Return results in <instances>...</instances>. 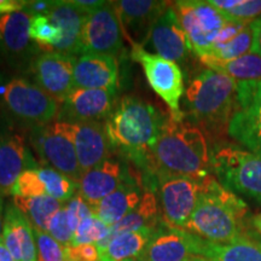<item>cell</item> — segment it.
I'll return each instance as SVG.
<instances>
[{
  "label": "cell",
  "instance_id": "1",
  "mask_svg": "<svg viewBox=\"0 0 261 261\" xmlns=\"http://www.w3.org/2000/svg\"><path fill=\"white\" fill-rule=\"evenodd\" d=\"M212 154L204 132L195 123L169 116L150 149L146 172L202 177L210 174Z\"/></svg>",
  "mask_w": 261,
  "mask_h": 261
},
{
  "label": "cell",
  "instance_id": "2",
  "mask_svg": "<svg viewBox=\"0 0 261 261\" xmlns=\"http://www.w3.org/2000/svg\"><path fill=\"white\" fill-rule=\"evenodd\" d=\"M248 221L246 202L208 174L185 230L208 242L230 243L253 232L248 230Z\"/></svg>",
  "mask_w": 261,
  "mask_h": 261
},
{
  "label": "cell",
  "instance_id": "3",
  "mask_svg": "<svg viewBox=\"0 0 261 261\" xmlns=\"http://www.w3.org/2000/svg\"><path fill=\"white\" fill-rule=\"evenodd\" d=\"M166 117L142 98L123 96L106 121L113 149H119L146 171V159Z\"/></svg>",
  "mask_w": 261,
  "mask_h": 261
},
{
  "label": "cell",
  "instance_id": "4",
  "mask_svg": "<svg viewBox=\"0 0 261 261\" xmlns=\"http://www.w3.org/2000/svg\"><path fill=\"white\" fill-rule=\"evenodd\" d=\"M237 85L238 81L213 69L194 75L185 91V107L191 122L212 135L227 130Z\"/></svg>",
  "mask_w": 261,
  "mask_h": 261
},
{
  "label": "cell",
  "instance_id": "5",
  "mask_svg": "<svg viewBox=\"0 0 261 261\" xmlns=\"http://www.w3.org/2000/svg\"><path fill=\"white\" fill-rule=\"evenodd\" d=\"M0 97L2 112L16 126L32 129L57 121L61 103L29 79L11 77L3 86Z\"/></svg>",
  "mask_w": 261,
  "mask_h": 261
},
{
  "label": "cell",
  "instance_id": "6",
  "mask_svg": "<svg viewBox=\"0 0 261 261\" xmlns=\"http://www.w3.org/2000/svg\"><path fill=\"white\" fill-rule=\"evenodd\" d=\"M211 169L223 187L261 204V156L236 144H219L212 151Z\"/></svg>",
  "mask_w": 261,
  "mask_h": 261
},
{
  "label": "cell",
  "instance_id": "7",
  "mask_svg": "<svg viewBox=\"0 0 261 261\" xmlns=\"http://www.w3.org/2000/svg\"><path fill=\"white\" fill-rule=\"evenodd\" d=\"M207 175L191 177L168 173L150 175L154 181L160 214L166 224L185 230L200 198Z\"/></svg>",
  "mask_w": 261,
  "mask_h": 261
},
{
  "label": "cell",
  "instance_id": "8",
  "mask_svg": "<svg viewBox=\"0 0 261 261\" xmlns=\"http://www.w3.org/2000/svg\"><path fill=\"white\" fill-rule=\"evenodd\" d=\"M173 5L192 52L198 58L207 56L226 23L227 16L210 2L202 0H181Z\"/></svg>",
  "mask_w": 261,
  "mask_h": 261
},
{
  "label": "cell",
  "instance_id": "9",
  "mask_svg": "<svg viewBox=\"0 0 261 261\" xmlns=\"http://www.w3.org/2000/svg\"><path fill=\"white\" fill-rule=\"evenodd\" d=\"M29 130V142L41 161L46 163L47 167L79 182L83 171L65 123L55 121Z\"/></svg>",
  "mask_w": 261,
  "mask_h": 261
},
{
  "label": "cell",
  "instance_id": "10",
  "mask_svg": "<svg viewBox=\"0 0 261 261\" xmlns=\"http://www.w3.org/2000/svg\"><path fill=\"white\" fill-rule=\"evenodd\" d=\"M227 135L261 156V81H238Z\"/></svg>",
  "mask_w": 261,
  "mask_h": 261
},
{
  "label": "cell",
  "instance_id": "11",
  "mask_svg": "<svg viewBox=\"0 0 261 261\" xmlns=\"http://www.w3.org/2000/svg\"><path fill=\"white\" fill-rule=\"evenodd\" d=\"M130 57L142 65L150 87L167 104L173 119H184L180 102L185 93V87L180 67L174 62L150 54L144 47L139 46L132 47Z\"/></svg>",
  "mask_w": 261,
  "mask_h": 261
},
{
  "label": "cell",
  "instance_id": "12",
  "mask_svg": "<svg viewBox=\"0 0 261 261\" xmlns=\"http://www.w3.org/2000/svg\"><path fill=\"white\" fill-rule=\"evenodd\" d=\"M31 18L25 11L0 16V60L18 74L27 75L42 51L29 34Z\"/></svg>",
  "mask_w": 261,
  "mask_h": 261
},
{
  "label": "cell",
  "instance_id": "13",
  "mask_svg": "<svg viewBox=\"0 0 261 261\" xmlns=\"http://www.w3.org/2000/svg\"><path fill=\"white\" fill-rule=\"evenodd\" d=\"M4 113L0 112V196L11 195L16 180L25 169L37 168L24 135Z\"/></svg>",
  "mask_w": 261,
  "mask_h": 261
},
{
  "label": "cell",
  "instance_id": "14",
  "mask_svg": "<svg viewBox=\"0 0 261 261\" xmlns=\"http://www.w3.org/2000/svg\"><path fill=\"white\" fill-rule=\"evenodd\" d=\"M123 51V32L114 2H104L90 12L84 27L81 55L116 57Z\"/></svg>",
  "mask_w": 261,
  "mask_h": 261
},
{
  "label": "cell",
  "instance_id": "15",
  "mask_svg": "<svg viewBox=\"0 0 261 261\" xmlns=\"http://www.w3.org/2000/svg\"><path fill=\"white\" fill-rule=\"evenodd\" d=\"M76 57L42 50L33 62L28 76L32 83L62 103L74 90Z\"/></svg>",
  "mask_w": 261,
  "mask_h": 261
},
{
  "label": "cell",
  "instance_id": "16",
  "mask_svg": "<svg viewBox=\"0 0 261 261\" xmlns=\"http://www.w3.org/2000/svg\"><path fill=\"white\" fill-rule=\"evenodd\" d=\"M203 240L184 228L173 227L161 219L143 252L144 261H185L200 256Z\"/></svg>",
  "mask_w": 261,
  "mask_h": 261
},
{
  "label": "cell",
  "instance_id": "17",
  "mask_svg": "<svg viewBox=\"0 0 261 261\" xmlns=\"http://www.w3.org/2000/svg\"><path fill=\"white\" fill-rule=\"evenodd\" d=\"M116 93L112 91L74 87L69 96L61 103L57 121L106 123L117 102Z\"/></svg>",
  "mask_w": 261,
  "mask_h": 261
},
{
  "label": "cell",
  "instance_id": "18",
  "mask_svg": "<svg viewBox=\"0 0 261 261\" xmlns=\"http://www.w3.org/2000/svg\"><path fill=\"white\" fill-rule=\"evenodd\" d=\"M171 3L156 0H119L114 2L123 35L132 47H144L151 29Z\"/></svg>",
  "mask_w": 261,
  "mask_h": 261
},
{
  "label": "cell",
  "instance_id": "19",
  "mask_svg": "<svg viewBox=\"0 0 261 261\" xmlns=\"http://www.w3.org/2000/svg\"><path fill=\"white\" fill-rule=\"evenodd\" d=\"M149 42L158 56L182 63L192 52L174 5L169 4L151 29Z\"/></svg>",
  "mask_w": 261,
  "mask_h": 261
},
{
  "label": "cell",
  "instance_id": "20",
  "mask_svg": "<svg viewBox=\"0 0 261 261\" xmlns=\"http://www.w3.org/2000/svg\"><path fill=\"white\" fill-rule=\"evenodd\" d=\"M70 133L76 150L77 160L83 173L90 171L110 159L113 145L107 135L104 122L69 123L64 122Z\"/></svg>",
  "mask_w": 261,
  "mask_h": 261
},
{
  "label": "cell",
  "instance_id": "21",
  "mask_svg": "<svg viewBox=\"0 0 261 261\" xmlns=\"http://www.w3.org/2000/svg\"><path fill=\"white\" fill-rule=\"evenodd\" d=\"M45 16L61 29V40L52 51L73 57L80 56L84 27L89 12L76 2H50Z\"/></svg>",
  "mask_w": 261,
  "mask_h": 261
},
{
  "label": "cell",
  "instance_id": "22",
  "mask_svg": "<svg viewBox=\"0 0 261 261\" xmlns=\"http://www.w3.org/2000/svg\"><path fill=\"white\" fill-rule=\"evenodd\" d=\"M74 86L116 92L119 86V63L116 57L93 54L77 56L74 64Z\"/></svg>",
  "mask_w": 261,
  "mask_h": 261
},
{
  "label": "cell",
  "instance_id": "23",
  "mask_svg": "<svg viewBox=\"0 0 261 261\" xmlns=\"http://www.w3.org/2000/svg\"><path fill=\"white\" fill-rule=\"evenodd\" d=\"M127 179V169L123 167L121 161L110 158L90 171L83 173L77 194L93 207L116 191Z\"/></svg>",
  "mask_w": 261,
  "mask_h": 261
},
{
  "label": "cell",
  "instance_id": "24",
  "mask_svg": "<svg viewBox=\"0 0 261 261\" xmlns=\"http://www.w3.org/2000/svg\"><path fill=\"white\" fill-rule=\"evenodd\" d=\"M2 241L15 261H38L37 241L31 221L12 202L5 205Z\"/></svg>",
  "mask_w": 261,
  "mask_h": 261
},
{
  "label": "cell",
  "instance_id": "25",
  "mask_svg": "<svg viewBox=\"0 0 261 261\" xmlns=\"http://www.w3.org/2000/svg\"><path fill=\"white\" fill-rule=\"evenodd\" d=\"M145 189L139 184L138 179L128 178L116 191L93 205V214L108 226L113 227L138 205Z\"/></svg>",
  "mask_w": 261,
  "mask_h": 261
},
{
  "label": "cell",
  "instance_id": "26",
  "mask_svg": "<svg viewBox=\"0 0 261 261\" xmlns=\"http://www.w3.org/2000/svg\"><path fill=\"white\" fill-rule=\"evenodd\" d=\"M200 256L210 261H261V238L253 231L230 243L203 240Z\"/></svg>",
  "mask_w": 261,
  "mask_h": 261
},
{
  "label": "cell",
  "instance_id": "27",
  "mask_svg": "<svg viewBox=\"0 0 261 261\" xmlns=\"http://www.w3.org/2000/svg\"><path fill=\"white\" fill-rule=\"evenodd\" d=\"M152 231L154 228L145 227L110 237L106 246L99 250V260L123 261L140 256L149 243Z\"/></svg>",
  "mask_w": 261,
  "mask_h": 261
},
{
  "label": "cell",
  "instance_id": "28",
  "mask_svg": "<svg viewBox=\"0 0 261 261\" xmlns=\"http://www.w3.org/2000/svg\"><path fill=\"white\" fill-rule=\"evenodd\" d=\"M161 219L158 196L154 190L146 188L138 205L112 227L110 237L127 232V231H136L145 227L155 228Z\"/></svg>",
  "mask_w": 261,
  "mask_h": 261
},
{
  "label": "cell",
  "instance_id": "29",
  "mask_svg": "<svg viewBox=\"0 0 261 261\" xmlns=\"http://www.w3.org/2000/svg\"><path fill=\"white\" fill-rule=\"evenodd\" d=\"M259 18L248 24L236 38L223 46L213 48L207 56L200 58V61L205 67H210L211 64L226 63L253 52L257 37V29H259Z\"/></svg>",
  "mask_w": 261,
  "mask_h": 261
},
{
  "label": "cell",
  "instance_id": "30",
  "mask_svg": "<svg viewBox=\"0 0 261 261\" xmlns=\"http://www.w3.org/2000/svg\"><path fill=\"white\" fill-rule=\"evenodd\" d=\"M12 203L27 217L33 227L41 231H47L51 218L65 204L50 196H38V197L14 196Z\"/></svg>",
  "mask_w": 261,
  "mask_h": 261
},
{
  "label": "cell",
  "instance_id": "31",
  "mask_svg": "<svg viewBox=\"0 0 261 261\" xmlns=\"http://www.w3.org/2000/svg\"><path fill=\"white\" fill-rule=\"evenodd\" d=\"M208 69L226 74L236 81H261V55L249 52L226 63L211 64Z\"/></svg>",
  "mask_w": 261,
  "mask_h": 261
},
{
  "label": "cell",
  "instance_id": "32",
  "mask_svg": "<svg viewBox=\"0 0 261 261\" xmlns=\"http://www.w3.org/2000/svg\"><path fill=\"white\" fill-rule=\"evenodd\" d=\"M39 178L45 187L46 196L67 203L79 191V182L47 166H38Z\"/></svg>",
  "mask_w": 261,
  "mask_h": 261
},
{
  "label": "cell",
  "instance_id": "33",
  "mask_svg": "<svg viewBox=\"0 0 261 261\" xmlns=\"http://www.w3.org/2000/svg\"><path fill=\"white\" fill-rule=\"evenodd\" d=\"M112 227L104 224L96 215H91L80 223L74 232L71 246L79 244H96L98 250H100L109 241Z\"/></svg>",
  "mask_w": 261,
  "mask_h": 261
},
{
  "label": "cell",
  "instance_id": "34",
  "mask_svg": "<svg viewBox=\"0 0 261 261\" xmlns=\"http://www.w3.org/2000/svg\"><path fill=\"white\" fill-rule=\"evenodd\" d=\"M29 34L44 51H52L61 40V29L45 15L32 16Z\"/></svg>",
  "mask_w": 261,
  "mask_h": 261
},
{
  "label": "cell",
  "instance_id": "35",
  "mask_svg": "<svg viewBox=\"0 0 261 261\" xmlns=\"http://www.w3.org/2000/svg\"><path fill=\"white\" fill-rule=\"evenodd\" d=\"M34 230L35 241H37L38 261H65L68 259L67 247L55 240L46 231Z\"/></svg>",
  "mask_w": 261,
  "mask_h": 261
},
{
  "label": "cell",
  "instance_id": "36",
  "mask_svg": "<svg viewBox=\"0 0 261 261\" xmlns=\"http://www.w3.org/2000/svg\"><path fill=\"white\" fill-rule=\"evenodd\" d=\"M46 232L50 233L55 240L63 244L64 247L71 246L74 238V231L70 228L69 221H68L65 204L51 218Z\"/></svg>",
  "mask_w": 261,
  "mask_h": 261
},
{
  "label": "cell",
  "instance_id": "37",
  "mask_svg": "<svg viewBox=\"0 0 261 261\" xmlns=\"http://www.w3.org/2000/svg\"><path fill=\"white\" fill-rule=\"evenodd\" d=\"M228 17L252 23L261 17V0H238L237 5L224 11Z\"/></svg>",
  "mask_w": 261,
  "mask_h": 261
},
{
  "label": "cell",
  "instance_id": "38",
  "mask_svg": "<svg viewBox=\"0 0 261 261\" xmlns=\"http://www.w3.org/2000/svg\"><path fill=\"white\" fill-rule=\"evenodd\" d=\"M65 211H67L68 221H69L70 228L74 232L81 221L91 217V215H93L92 207L79 194L75 195L70 201H68L65 203Z\"/></svg>",
  "mask_w": 261,
  "mask_h": 261
},
{
  "label": "cell",
  "instance_id": "39",
  "mask_svg": "<svg viewBox=\"0 0 261 261\" xmlns=\"http://www.w3.org/2000/svg\"><path fill=\"white\" fill-rule=\"evenodd\" d=\"M68 259L71 261H99V250L96 244H79L67 247Z\"/></svg>",
  "mask_w": 261,
  "mask_h": 261
},
{
  "label": "cell",
  "instance_id": "40",
  "mask_svg": "<svg viewBox=\"0 0 261 261\" xmlns=\"http://www.w3.org/2000/svg\"><path fill=\"white\" fill-rule=\"evenodd\" d=\"M27 4L28 2H21V0H0V16L24 11Z\"/></svg>",
  "mask_w": 261,
  "mask_h": 261
},
{
  "label": "cell",
  "instance_id": "41",
  "mask_svg": "<svg viewBox=\"0 0 261 261\" xmlns=\"http://www.w3.org/2000/svg\"><path fill=\"white\" fill-rule=\"evenodd\" d=\"M77 5H80L81 8L86 10L87 12H92L97 8H99L104 2H97V0H75Z\"/></svg>",
  "mask_w": 261,
  "mask_h": 261
},
{
  "label": "cell",
  "instance_id": "42",
  "mask_svg": "<svg viewBox=\"0 0 261 261\" xmlns=\"http://www.w3.org/2000/svg\"><path fill=\"white\" fill-rule=\"evenodd\" d=\"M0 261H15L14 256L9 252L3 241H0Z\"/></svg>",
  "mask_w": 261,
  "mask_h": 261
},
{
  "label": "cell",
  "instance_id": "43",
  "mask_svg": "<svg viewBox=\"0 0 261 261\" xmlns=\"http://www.w3.org/2000/svg\"><path fill=\"white\" fill-rule=\"evenodd\" d=\"M250 226H252L253 231L261 234V213L250 218Z\"/></svg>",
  "mask_w": 261,
  "mask_h": 261
},
{
  "label": "cell",
  "instance_id": "44",
  "mask_svg": "<svg viewBox=\"0 0 261 261\" xmlns=\"http://www.w3.org/2000/svg\"><path fill=\"white\" fill-rule=\"evenodd\" d=\"M4 212H5L4 197H3V196H0V241H2V236H3V225H4Z\"/></svg>",
  "mask_w": 261,
  "mask_h": 261
},
{
  "label": "cell",
  "instance_id": "45",
  "mask_svg": "<svg viewBox=\"0 0 261 261\" xmlns=\"http://www.w3.org/2000/svg\"><path fill=\"white\" fill-rule=\"evenodd\" d=\"M253 52L261 55V17L259 18V29H257V37H256L255 46H254Z\"/></svg>",
  "mask_w": 261,
  "mask_h": 261
},
{
  "label": "cell",
  "instance_id": "46",
  "mask_svg": "<svg viewBox=\"0 0 261 261\" xmlns=\"http://www.w3.org/2000/svg\"><path fill=\"white\" fill-rule=\"evenodd\" d=\"M185 261H210V260H207L203 256H191V257H189V259L185 260Z\"/></svg>",
  "mask_w": 261,
  "mask_h": 261
},
{
  "label": "cell",
  "instance_id": "47",
  "mask_svg": "<svg viewBox=\"0 0 261 261\" xmlns=\"http://www.w3.org/2000/svg\"><path fill=\"white\" fill-rule=\"evenodd\" d=\"M123 261H144V260L142 259V256H137V257H132V259H127Z\"/></svg>",
  "mask_w": 261,
  "mask_h": 261
},
{
  "label": "cell",
  "instance_id": "48",
  "mask_svg": "<svg viewBox=\"0 0 261 261\" xmlns=\"http://www.w3.org/2000/svg\"><path fill=\"white\" fill-rule=\"evenodd\" d=\"M65 261H71V260H69V259H67V260H65Z\"/></svg>",
  "mask_w": 261,
  "mask_h": 261
},
{
  "label": "cell",
  "instance_id": "49",
  "mask_svg": "<svg viewBox=\"0 0 261 261\" xmlns=\"http://www.w3.org/2000/svg\"><path fill=\"white\" fill-rule=\"evenodd\" d=\"M99 261H100V260H99Z\"/></svg>",
  "mask_w": 261,
  "mask_h": 261
}]
</instances>
